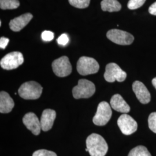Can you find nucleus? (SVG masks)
<instances>
[{
    "label": "nucleus",
    "mask_w": 156,
    "mask_h": 156,
    "mask_svg": "<svg viewBox=\"0 0 156 156\" xmlns=\"http://www.w3.org/2000/svg\"><path fill=\"white\" fill-rule=\"evenodd\" d=\"M86 146L91 156H105L108 146L104 138L97 134H92L86 140Z\"/></svg>",
    "instance_id": "obj_1"
},
{
    "label": "nucleus",
    "mask_w": 156,
    "mask_h": 156,
    "mask_svg": "<svg viewBox=\"0 0 156 156\" xmlns=\"http://www.w3.org/2000/svg\"><path fill=\"white\" fill-rule=\"evenodd\" d=\"M43 88L40 84L30 81L24 83L18 90V93L23 99L37 100L41 97Z\"/></svg>",
    "instance_id": "obj_2"
},
{
    "label": "nucleus",
    "mask_w": 156,
    "mask_h": 156,
    "mask_svg": "<svg viewBox=\"0 0 156 156\" xmlns=\"http://www.w3.org/2000/svg\"><path fill=\"white\" fill-rule=\"evenodd\" d=\"M95 92V86L92 82L82 79L78 81L77 86L73 90V97L75 99L88 98L93 96Z\"/></svg>",
    "instance_id": "obj_3"
},
{
    "label": "nucleus",
    "mask_w": 156,
    "mask_h": 156,
    "mask_svg": "<svg viewBox=\"0 0 156 156\" xmlns=\"http://www.w3.org/2000/svg\"><path fill=\"white\" fill-rule=\"evenodd\" d=\"M100 66L94 58L83 56L77 62V71L81 75H88L98 73Z\"/></svg>",
    "instance_id": "obj_4"
},
{
    "label": "nucleus",
    "mask_w": 156,
    "mask_h": 156,
    "mask_svg": "<svg viewBox=\"0 0 156 156\" xmlns=\"http://www.w3.org/2000/svg\"><path fill=\"white\" fill-rule=\"evenodd\" d=\"M111 107L105 101L100 102L97 108L96 114L93 117V122L95 125L102 126L106 125L112 116Z\"/></svg>",
    "instance_id": "obj_5"
},
{
    "label": "nucleus",
    "mask_w": 156,
    "mask_h": 156,
    "mask_svg": "<svg viewBox=\"0 0 156 156\" xmlns=\"http://www.w3.org/2000/svg\"><path fill=\"white\" fill-rule=\"evenodd\" d=\"M104 76L108 82L112 83L116 80L122 82L127 78V73L116 63L112 62L106 65Z\"/></svg>",
    "instance_id": "obj_6"
},
{
    "label": "nucleus",
    "mask_w": 156,
    "mask_h": 156,
    "mask_svg": "<svg viewBox=\"0 0 156 156\" xmlns=\"http://www.w3.org/2000/svg\"><path fill=\"white\" fill-rule=\"evenodd\" d=\"M106 37L113 43L120 45H131L134 40L133 35L131 34L118 29L108 31Z\"/></svg>",
    "instance_id": "obj_7"
},
{
    "label": "nucleus",
    "mask_w": 156,
    "mask_h": 156,
    "mask_svg": "<svg viewBox=\"0 0 156 156\" xmlns=\"http://www.w3.org/2000/svg\"><path fill=\"white\" fill-rule=\"evenodd\" d=\"M24 62L22 53L19 51H13L4 56L0 62L1 67L6 70L16 69Z\"/></svg>",
    "instance_id": "obj_8"
},
{
    "label": "nucleus",
    "mask_w": 156,
    "mask_h": 156,
    "mask_svg": "<svg viewBox=\"0 0 156 156\" xmlns=\"http://www.w3.org/2000/svg\"><path fill=\"white\" fill-rule=\"evenodd\" d=\"M53 73L58 77H66L72 73V66L67 56H62L52 62Z\"/></svg>",
    "instance_id": "obj_9"
},
{
    "label": "nucleus",
    "mask_w": 156,
    "mask_h": 156,
    "mask_svg": "<svg viewBox=\"0 0 156 156\" xmlns=\"http://www.w3.org/2000/svg\"><path fill=\"white\" fill-rule=\"evenodd\" d=\"M117 125L122 133L126 135L133 134L138 128V124L136 121L126 113L122 115L118 119Z\"/></svg>",
    "instance_id": "obj_10"
},
{
    "label": "nucleus",
    "mask_w": 156,
    "mask_h": 156,
    "mask_svg": "<svg viewBox=\"0 0 156 156\" xmlns=\"http://www.w3.org/2000/svg\"><path fill=\"white\" fill-rule=\"evenodd\" d=\"M23 122L34 135H38L40 134L42 130L41 122L35 113L29 112L26 114L23 118Z\"/></svg>",
    "instance_id": "obj_11"
},
{
    "label": "nucleus",
    "mask_w": 156,
    "mask_h": 156,
    "mask_svg": "<svg viewBox=\"0 0 156 156\" xmlns=\"http://www.w3.org/2000/svg\"><path fill=\"white\" fill-rule=\"evenodd\" d=\"M133 90L140 102L148 104L151 100V94L144 84L140 81H135L133 84Z\"/></svg>",
    "instance_id": "obj_12"
},
{
    "label": "nucleus",
    "mask_w": 156,
    "mask_h": 156,
    "mask_svg": "<svg viewBox=\"0 0 156 156\" xmlns=\"http://www.w3.org/2000/svg\"><path fill=\"white\" fill-rule=\"evenodd\" d=\"M33 17V15L30 13H27L15 17L10 21L9 24V27L13 31L19 32L28 24Z\"/></svg>",
    "instance_id": "obj_13"
},
{
    "label": "nucleus",
    "mask_w": 156,
    "mask_h": 156,
    "mask_svg": "<svg viewBox=\"0 0 156 156\" xmlns=\"http://www.w3.org/2000/svg\"><path fill=\"white\" fill-rule=\"evenodd\" d=\"M56 112L55 111L47 109L44 110L41 117V129L44 131H48L52 128L55 120L56 119Z\"/></svg>",
    "instance_id": "obj_14"
},
{
    "label": "nucleus",
    "mask_w": 156,
    "mask_h": 156,
    "mask_svg": "<svg viewBox=\"0 0 156 156\" xmlns=\"http://www.w3.org/2000/svg\"><path fill=\"white\" fill-rule=\"evenodd\" d=\"M110 104L112 108L119 112L127 113L130 111V107L120 94L112 96Z\"/></svg>",
    "instance_id": "obj_15"
},
{
    "label": "nucleus",
    "mask_w": 156,
    "mask_h": 156,
    "mask_svg": "<svg viewBox=\"0 0 156 156\" xmlns=\"http://www.w3.org/2000/svg\"><path fill=\"white\" fill-rule=\"evenodd\" d=\"M14 105V101L9 94L5 91H1L0 93V112L1 113H9Z\"/></svg>",
    "instance_id": "obj_16"
},
{
    "label": "nucleus",
    "mask_w": 156,
    "mask_h": 156,
    "mask_svg": "<svg viewBox=\"0 0 156 156\" xmlns=\"http://www.w3.org/2000/svg\"><path fill=\"white\" fill-rule=\"evenodd\" d=\"M101 7L103 11L118 12L122 9V5L117 0H102Z\"/></svg>",
    "instance_id": "obj_17"
},
{
    "label": "nucleus",
    "mask_w": 156,
    "mask_h": 156,
    "mask_svg": "<svg viewBox=\"0 0 156 156\" xmlns=\"http://www.w3.org/2000/svg\"><path fill=\"white\" fill-rule=\"evenodd\" d=\"M19 6V0H0V8L2 10L16 9Z\"/></svg>",
    "instance_id": "obj_18"
},
{
    "label": "nucleus",
    "mask_w": 156,
    "mask_h": 156,
    "mask_svg": "<svg viewBox=\"0 0 156 156\" xmlns=\"http://www.w3.org/2000/svg\"><path fill=\"white\" fill-rule=\"evenodd\" d=\"M128 156H151L147 149L144 146H138L129 151Z\"/></svg>",
    "instance_id": "obj_19"
},
{
    "label": "nucleus",
    "mask_w": 156,
    "mask_h": 156,
    "mask_svg": "<svg viewBox=\"0 0 156 156\" xmlns=\"http://www.w3.org/2000/svg\"><path fill=\"white\" fill-rule=\"evenodd\" d=\"M71 5L79 9H84L89 6L90 0H68Z\"/></svg>",
    "instance_id": "obj_20"
},
{
    "label": "nucleus",
    "mask_w": 156,
    "mask_h": 156,
    "mask_svg": "<svg viewBox=\"0 0 156 156\" xmlns=\"http://www.w3.org/2000/svg\"><path fill=\"white\" fill-rule=\"evenodd\" d=\"M146 0H129L127 6L131 10L138 9L144 4Z\"/></svg>",
    "instance_id": "obj_21"
},
{
    "label": "nucleus",
    "mask_w": 156,
    "mask_h": 156,
    "mask_svg": "<svg viewBox=\"0 0 156 156\" xmlns=\"http://www.w3.org/2000/svg\"><path fill=\"white\" fill-rule=\"evenodd\" d=\"M149 127L151 130L156 134V112H153L148 118Z\"/></svg>",
    "instance_id": "obj_22"
},
{
    "label": "nucleus",
    "mask_w": 156,
    "mask_h": 156,
    "mask_svg": "<svg viewBox=\"0 0 156 156\" xmlns=\"http://www.w3.org/2000/svg\"><path fill=\"white\" fill-rule=\"evenodd\" d=\"M33 156H57L56 153L51 151H48L45 149H41L35 151L33 154Z\"/></svg>",
    "instance_id": "obj_23"
},
{
    "label": "nucleus",
    "mask_w": 156,
    "mask_h": 156,
    "mask_svg": "<svg viewBox=\"0 0 156 156\" xmlns=\"http://www.w3.org/2000/svg\"><path fill=\"white\" fill-rule=\"evenodd\" d=\"M41 37L44 41H51L54 38V33L50 31H44L41 34Z\"/></svg>",
    "instance_id": "obj_24"
},
{
    "label": "nucleus",
    "mask_w": 156,
    "mask_h": 156,
    "mask_svg": "<svg viewBox=\"0 0 156 156\" xmlns=\"http://www.w3.org/2000/svg\"><path fill=\"white\" fill-rule=\"evenodd\" d=\"M57 41L59 45L65 46L68 43L69 38L66 34H63L59 37L58 39H57Z\"/></svg>",
    "instance_id": "obj_25"
},
{
    "label": "nucleus",
    "mask_w": 156,
    "mask_h": 156,
    "mask_svg": "<svg viewBox=\"0 0 156 156\" xmlns=\"http://www.w3.org/2000/svg\"><path fill=\"white\" fill-rule=\"evenodd\" d=\"M9 39L5 37H1L0 38V48L1 49H5L6 46L8 44Z\"/></svg>",
    "instance_id": "obj_26"
},
{
    "label": "nucleus",
    "mask_w": 156,
    "mask_h": 156,
    "mask_svg": "<svg viewBox=\"0 0 156 156\" xmlns=\"http://www.w3.org/2000/svg\"><path fill=\"white\" fill-rule=\"evenodd\" d=\"M149 12L151 15L156 16V2L153 3L149 8Z\"/></svg>",
    "instance_id": "obj_27"
},
{
    "label": "nucleus",
    "mask_w": 156,
    "mask_h": 156,
    "mask_svg": "<svg viewBox=\"0 0 156 156\" xmlns=\"http://www.w3.org/2000/svg\"><path fill=\"white\" fill-rule=\"evenodd\" d=\"M152 84H153V85L154 86V87L156 88V78H154L152 80Z\"/></svg>",
    "instance_id": "obj_28"
},
{
    "label": "nucleus",
    "mask_w": 156,
    "mask_h": 156,
    "mask_svg": "<svg viewBox=\"0 0 156 156\" xmlns=\"http://www.w3.org/2000/svg\"><path fill=\"white\" fill-rule=\"evenodd\" d=\"M0 26H1V21H0Z\"/></svg>",
    "instance_id": "obj_29"
}]
</instances>
